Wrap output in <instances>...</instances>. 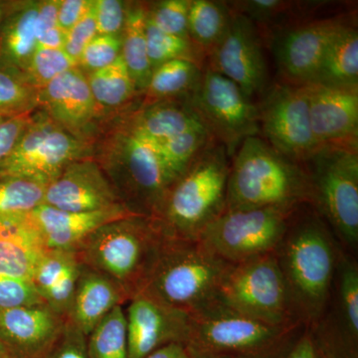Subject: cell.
I'll return each instance as SVG.
<instances>
[{"mask_svg": "<svg viewBox=\"0 0 358 358\" xmlns=\"http://www.w3.org/2000/svg\"><path fill=\"white\" fill-rule=\"evenodd\" d=\"M190 0H162L147 7V20L157 29L188 38ZM189 39V38H188Z\"/></svg>", "mask_w": 358, "mask_h": 358, "instance_id": "f35d334b", "label": "cell"}, {"mask_svg": "<svg viewBox=\"0 0 358 358\" xmlns=\"http://www.w3.org/2000/svg\"><path fill=\"white\" fill-rule=\"evenodd\" d=\"M209 358H245V357H231V355H219V357H213Z\"/></svg>", "mask_w": 358, "mask_h": 358, "instance_id": "9f6ffc18", "label": "cell"}, {"mask_svg": "<svg viewBox=\"0 0 358 358\" xmlns=\"http://www.w3.org/2000/svg\"><path fill=\"white\" fill-rule=\"evenodd\" d=\"M145 358H194L185 343H171L155 350Z\"/></svg>", "mask_w": 358, "mask_h": 358, "instance_id": "f907efd6", "label": "cell"}, {"mask_svg": "<svg viewBox=\"0 0 358 358\" xmlns=\"http://www.w3.org/2000/svg\"><path fill=\"white\" fill-rule=\"evenodd\" d=\"M10 355L6 348V346L3 345V343L0 341V358L6 357L7 355Z\"/></svg>", "mask_w": 358, "mask_h": 358, "instance_id": "db71d44e", "label": "cell"}, {"mask_svg": "<svg viewBox=\"0 0 358 358\" xmlns=\"http://www.w3.org/2000/svg\"><path fill=\"white\" fill-rule=\"evenodd\" d=\"M82 138L56 124L45 112L32 115L13 152L0 162V173L50 182L72 162L85 159Z\"/></svg>", "mask_w": 358, "mask_h": 358, "instance_id": "4fadbf2b", "label": "cell"}, {"mask_svg": "<svg viewBox=\"0 0 358 358\" xmlns=\"http://www.w3.org/2000/svg\"><path fill=\"white\" fill-rule=\"evenodd\" d=\"M207 68L228 78L249 98L267 89L268 68L258 28L232 10L227 32L209 55Z\"/></svg>", "mask_w": 358, "mask_h": 358, "instance_id": "5bb4252c", "label": "cell"}, {"mask_svg": "<svg viewBox=\"0 0 358 358\" xmlns=\"http://www.w3.org/2000/svg\"><path fill=\"white\" fill-rule=\"evenodd\" d=\"M122 36L98 34L85 48L78 67L89 73L112 65L121 56Z\"/></svg>", "mask_w": 358, "mask_h": 358, "instance_id": "60d3db41", "label": "cell"}, {"mask_svg": "<svg viewBox=\"0 0 358 358\" xmlns=\"http://www.w3.org/2000/svg\"><path fill=\"white\" fill-rule=\"evenodd\" d=\"M145 26L147 7L140 3L127 6L121 55L138 92L147 89L152 72L148 58Z\"/></svg>", "mask_w": 358, "mask_h": 358, "instance_id": "4316f807", "label": "cell"}, {"mask_svg": "<svg viewBox=\"0 0 358 358\" xmlns=\"http://www.w3.org/2000/svg\"><path fill=\"white\" fill-rule=\"evenodd\" d=\"M230 157L212 141L169 188L154 216L169 239L199 241L226 211Z\"/></svg>", "mask_w": 358, "mask_h": 358, "instance_id": "3957f363", "label": "cell"}, {"mask_svg": "<svg viewBox=\"0 0 358 358\" xmlns=\"http://www.w3.org/2000/svg\"><path fill=\"white\" fill-rule=\"evenodd\" d=\"M43 204L63 211L93 212L124 205L96 160H76L46 186Z\"/></svg>", "mask_w": 358, "mask_h": 358, "instance_id": "d6986e66", "label": "cell"}, {"mask_svg": "<svg viewBox=\"0 0 358 358\" xmlns=\"http://www.w3.org/2000/svg\"><path fill=\"white\" fill-rule=\"evenodd\" d=\"M230 266L199 241L167 238L143 292L169 307L195 315L219 303V291Z\"/></svg>", "mask_w": 358, "mask_h": 358, "instance_id": "277c9868", "label": "cell"}, {"mask_svg": "<svg viewBox=\"0 0 358 358\" xmlns=\"http://www.w3.org/2000/svg\"><path fill=\"white\" fill-rule=\"evenodd\" d=\"M126 301V296L112 280L82 265L66 320L88 336L115 308Z\"/></svg>", "mask_w": 358, "mask_h": 358, "instance_id": "603a6c76", "label": "cell"}, {"mask_svg": "<svg viewBox=\"0 0 358 358\" xmlns=\"http://www.w3.org/2000/svg\"><path fill=\"white\" fill-rule=\"evenodd\" d=\"M231 159L226 210L298 208L313 201L305 167L278 152L264 138H247Z\"/></svg>", "mask_w": 358, "mask_h": 358, "instance_id": "7a4b0ae2", "label": "cell"}, {"mask_svg": "<svg viewBox=\"0 0 358 358\" xmlns=\"http://www.w3.org/2000/svg\"><path fill=\"white\" fill-rule=\"evenodd\" d=\"M319 346V345H317ZM320 358H334L333 355H329V353L324 352L319 348Z\"/></svg>", "mask_w": 358, "mask_h": 358, "instance_id": "11a10c76", "label": "cell"}, {"mask_svg": "<svg viewBox=\"0 0 358 358\" xmlns=\"http://www.w3.org/2000/svg\"><path fill=\"white\" fill-rule=\"evenodd\" d=\"M277 256L299 320L315 322L326 308L334 275L329 232L319 219L303 220L288 230Z\"/></svg>", "mask_w": 358, "mask_h": 358, "instance_id": "5b68a950", "label": "cell"}, {"mask_svg": "<svg viewBox=\"0 0 358 358\" xmlns=\"http://www.w3.org/2000/svg\"><path fill=\"white\" fill-rule=\"evenodd\" d=\"M219 303L271 326L296 329L300 320L277 252L231 265L221 284Z\"/></svg>", "mask_w": 358, "mask_h": 358, "instance_id": "52a82bcc", "label": "cell"}, {"mask_svg": "<svg viewBox=\"0 0 358 358\" xmlns=\"http://www.w3.org/2000/svg\"><path fill=\"white\" fill-rule=\"evenodd\" d=\"M312 186L313 201L346 243L358 242V152L322 147L303 166Z\"/></svg>", "mask_w": 358, "mask_h": 358, "instance_id": "30bf717a", "label": "cell"}, {"mask_svg": "<svg viewBox=\"0 0 358 358\" xmlns=\"http://www.w3.org/2000/svg\"><path fill=\"white\" fill-rule=\"evenodd\" d=\"M39 1L9 3L0 28V70L22 78L37 49Z\"/></svg>", "mask_w": 358, "mask_h": 358, "instance_id": "cb8c5ba5", "label": "cell"}, {"mask_svg": "<svg viewBox=\"0 0 358 358\" xmlns=\"http://www.w3.org/2000/svg\"><path fill=\"white\" fill-rule=\"evenodd\" d=\"M113 140V157L101 166L129 212L136 215L154 216L176 182L167 171L157 145L128 128Z\"/></svg>", "mask_w": 358, "mask_h": 358, "instance_id": "ba28073f", "label": "cell"}, {"mask_svg": "<svg viewBox=\"0 0 358 358\" xmlns=\"http://www.w3.org/2000/svg\"><path fill=\"white\" fill-rule=\"evenodd\" d=\"M44 305L32 282L0 275V312Z\"/></svg>", "mask_w": 358, "mask_h": 358, "instance_id": "b9f144b4", "label": "cell"}, {"mask_svg": "<svg viewBox=\"0 0 358 358\" xmlns=\"http://www.w3.org/2000/svg\"><path fill=\"white\" fill-rule=\"evenodd\" d=\"M166 240L152 216L129 215L101 226L76 254L81 265L112 280L129 301L147 287Z\"/></svg>", "mask_w": 358, "mask_h": 358, "instance_id": "6da1fadb", "label": "cell"}, {"mask_svg": "<svg viewBox=\"0 0 358 358\" xmlns=\"http://www.w3.org/2000/svg\"><path fill=\"white\" fill-rule=\"evenodd\" d=\"M231 10L249 18L256 27L274 28L293 16L307 14L322 6V1H285V0H243L226 2Z\"/></svg>", "mask_w": 358, "mask_h": 358, "instance_id": "d6a6232c", "label": "cell"}, {"mask_svg": "<svg viewBox=\"0 0 358 358\" xmlns=\"http://www.w3.org/2000/svg\"><path fill=\"white\" fill-rule=\"evenodd\" d=\"M38 101L51 120L80 138L98 112L87 76L79 67L63 73L40 90Z\"/></svg>", "mask_w": 358, "mask_h": 358, "instance_id": "44dd1931", "label": "cell"}, {"mask_svg": "<svg viewBox=\"0 0 358 358\" xmlns=\"http://www.w3.org/2000/svg\"><path fill=\"white\" fill-rule=\"evenodd\" d=\"M32 114L0 119V162L8 157L31 120Z\"/></svg>", "mask_w": 358, "mask_h": 358, "instance_id": "bcb514c9", "label": "cell"}, {"mask_svg": "<svg viewBox=\"0 0 358 358\" xmlns=\"http://www.w3.org/2000/svg\"><path fill=\"white\" fill-rule=\"evenodd\" d=\"M98 35L95 16L93 11V0L89 10L79 22L70 31L65 34L63 50L77 65H79L82 54L92 41Z\"/></svg>", "mask_w": 358, "mask_h": 358, "instance_id": "ee69618b", "label": "cell"}, {"mask_svg": "<svg viewBox=\"0 0 358 358\" xmlns=\"http://www.w3.org/2000/svg\"><path fill=\"white\" fill-rule=\"evenodd\" d=\"M87 80L92 95L101 107H120L138 92L122 55L112 65L89 73Z\"/></svg>", "mask_w": 358, "mask_h": 358, "instance_id": "1f68e13d", "label": "cell"}, {"mask_svg": "<svg viewBox=\"0 0 358 358\" xmlns=\"http://www.w3.org/2000/svg\"><path fill=\"white\" fill-rule=\"evenodd\" d=\"M148 58L152 70L173 60H188L204 67L206 56L190 41L157 29L147 20L145 26Z\"/></svg>", "mask_w": 358, "mask_h": 358, "instance_id": "d590c367", "label": "cell"}, {"mask_svg": "<svg viewBox=\"0 0 358 358\" xmlns=\"http://www.w3.org/2000/svg\"><path fill=\"white\" fill-rule=\"evenodd\" d=\"M9 3L6 2L0 1V28H1L2 22H3L4 17L8 9Z\"/></svg>", "mask_w": 358, "mask_h": 358, "instance_id": "f5cc1de1", "label": "cell"}, {"mask_svg": "<svg viewBox=\"0 0 358 358\" xmlns=\"http://www.w3.org/2000/svg\"><path fill=\"white\" fill-rule=\"evenodd\" d=\"M313 133L320 147H358V87L303 85Z\"/></svg>", "mask_w": 358, "mask_h": 358, "instance_id": "ac0fdd59", "label": "cell"}, {"mask_svg": "<svg viewBox=\"0 0 358 358\" xmlns=\"http://www.w3.org/2000/svg\"><path fill=\"white\" fill-rule=\"evenodd\" d=\"M189 102L230 159L244 140L260 134L257 105L234 82L209 68H204Z\"/></svg>", "mask_w": 358, "mask_h": 358, "instance_id": "8fae6325", "label": "cell"}, {"mask_svg": "<svg viewBox=\"0 0 358 358\" xmlns=\"http://www.w3.org/2000/svg\"><path fill=\"white\" fill-rule=\"evenodd\" d=\"M203 67L188 60H173L157 66L152 72L147 98L152 103L189 96L201 79Z\"/></svg>", "mask_w": 358, "mask_h": 358, "instance_id": "4dcf8cb0", "label": "cell"}, {"mask_svg": "<svg viewBox=\"0 0 358 358\" xmlns=\"http://www.w3.org/2000/svg\"><path fill=\"white\" fill-rule=\"evenodd\" d=\"M190 319L185 345L194 358H279L288 350L294 329L271 326L220 303L190 315Z\"/></svg>", "mask_w": 358, "mask_h": 358, "instance_id": "8992f818", "label": "cell"}, {"mask_svg": "<svg viewBox=\"0 0 358 358\" xmlns=\"http://www.w3.org/2000/svg\"><path fill=\"white\" fill-rule=\"evenodd\" d=\"M296 208L226 210L207 226L199 242L231 265L247 262L279 249Z\"/></svg>", "mask_w": 358, "mask_h": 358, "instance_id": "9c48e42d", "label": "cell"}, {"mask_svg": "<svg viewBox=\"0 0 358 358\" xmlns=\"http://www.w3.org/2000/svg\"><path fill=\"white\" fill-rule=\"evenodd\" d=\"M128 129L157 145L179 134L207 127L190 103L189 96H186L180 100L162 101L145 106L134 115Z\"/></svg>", "mask_w": 358, "mask_h": 358, "instance_id": "d4e9b609", "label": "cell"}, {"mask_svg": "<svg viewBox=\"0 0 358 358\" xmlns=\"http://www.w3.org/2000/svg\"><path fill=\"white\" fill-rule=\"evenodd\" d=\"M341 313L348 338L357 350L358 341V270L355 264L345 262L341 268Z\"/></svg>", "mask_w": 358, "mask_h": 358, "instance_id": "ab89813d", "label": "cell"}, {"mask_svg": "<svg viewBox=\"0 0 358 358\" xmlns=\"http://www.w3.org/2000/svg\"><path fill=\"white\" fill-rule=\"evenodd\" d=\"M348 25L338 16L299 23L273 36V53L284 82L312 81L327 47Z\"/></svg>", "mask_w": 358, "mask_h": 358, "instance_id": "9a60e30c", "label": "cell"}, {"mask_svg": "<svg viewBox=\"0 0 358 358\" xmlns=\"http://www.w3.org/2000/svg\"><path fill=\"white\" fill-rule=\"evenodd\" d=\"M2 358H15V357H13V355H7V357H2Z\"/></svg>", "mask_w": 358, "mask_h": 358, "instance_id": "6f0895ef", "label": "cell"}, {"mask_svg": "<svg viewBox=\"0 0 358 358\" xmlns=\"http://www.w3.org/2000/svg\"><path fill=\"white\" fill-rule=\"evenodd\" d=\"M43 252L20 223L0 225V275L31 282Z\"/></svg>", "mask_w": 358, "mask_h": 358, "instance_id": "83f0119b", "label": "cell"}, {"mask_svg": "<svg viewBox=\"0 0 358 358\" xmlns=\"http://www.w3.org/2000/svg\"><path fill=\"white\" fill-rule=\"evenodd\" d=\"M257 108L264 140L287 159L303 166L320 150L303 85H273Z\"/></svg>", "mask_w": 358, "mask_h": 358, "instance_id": "7c38bea8", "label": "cell"}, {"mask_svg": "<svg viewBox=\"0 0 358 358\" xmlns=\"http://www.w3.org/2000/svg\"><path fill=\"white\" fill-rule=\"evenodd\" d=\"M92 0H60L57 26L61 31L67 33L84 17L91 6Z\"/></svg>", "mask_w": 358, "mask_h": 358, "instance_id": "7dc6e473", "label": "cell"}, {"mask_svg": "<svg viewBox=\"0 0 358 358\" xmlns=\"http://www.w3.org/2000/svg\"><path fill=\"white\" fill-rule=\"evenodd\" d=\"M126 313L128 358H145L171 343H187L190 315L169 307L145 292L136 294Z\"/></svg>", "mask_w": 358, "mask_h": 358, "instance_id": "2e32d148", "label": "cell"}, {"mask_svg": "<svg viewBox=\"0 0 358 358\" xmlns=\"http://www.w3.org/2000/svg\"><path fill=\"white\" fill-rule=\"evenodd\" d=\"M65 42V33L61 31L58 26L52 28L39 37L37 47L46 49H63Z\"/></svg>", "mask_w": 358, "mask_h": 358, "instance_id": "816d5d0a", "label": "cell"}, {"mask_svg": "<svg viewBox=\"0 0 358 358\" xmlns=\"http://www.w3.org/2000/svg\"><path fill=\"white\" fill-rule=\"evenodd\" d=\"M82 265L75 251H44L31 277L45 306L67 319Z\"/></svg>", "mask_w": 358, "mask_h": 358, "instance_id": "7402d4cb", "label": "cell"}, {"mask_svg": "<svg viewBox=\"0 0 358 358\" xmlns=\"http://www.w3.org/2000/svg\"><path fill=\"white\" fill-rule=\"evenodd\" d=\"M207 129H193L157 145L160 157L174 181L178 180L207 145L214 141Z\"/></svg>", "mask_w": 358, "mask_h": 358, "instance_id": "e575fe53", "label": "cell"}, {"mask_svg": "<svg viewBox=\"0 0 358 358\" xmlns=\"http://www.w3.org/2000/svg\"><path fill=\"white\" fill-rule=\"evenodd\" d=\"M127 6L119 0H93L98 34L121 36L126 22Z\"/></svg>", "mask_w": 358, "mask_h": 358, "instance_id": "7bdbcfd3", "label": "cell"}, {"mask_svg": "<svg viewBox=\"0 0 358 358\" xmlns=\"http://www.w3.org/2000/svg\"><path fill=\"white\" fill-rule=\"evenodd\" d=\"M47 185L38 178L0 173V225L20 223L43 204Z\"/></svg>", "mask_w": 358, "mask_h": 358, "instance_id": "f546056e", "label": "cell"}, {"mask_svg": "<svg viewBox=\"0 0 358 358\" xmlns=\"http://www.w3.org/2000/svg\"><path fill=\"white\" fill-rule=\"evenodd\" d=\"M43 358H89L87 336L66 320L60 336Z\"/></svg>", "mask_w": 358, "mask_h": 358, "instance_id": "f6af8a7d", "label": "cell"}, {"mask_svg": "<svg viewBox=\"0 0 358 358\" xmlns=\"http://www.w3.org/2000/svg\"><path fill=\"white\" fill-rule=\"evenodd\" d=\"M37 107L38 91L17 75L0 70V119L31 114Z\"/></svg>", "mask_w": 358, "mask_h": 358, "instance_id": "74e56055", "label": "cell"}, {"mask_svg": "<svg viewBox=\"0 0 358 358\" xmlns=\"http://www.w3.org/2000/svg\"><path fill=\"white\" fill-rule=\"evenodd\" d=\"M136 214L124 205L93 212H69L41 204L20 221L43 251H77L105 224Z\"/></svg>", "mask_w": 358, "mask_h": 358, "instance_id": "e0dca14e", "label": "cell"}, {"mask_svg": "<svg viewBox=\"0 0 358 358\" xmlns=\"http://www.w3.org/2000/svg\"><path fill=\"white\" fill-rule=\"evenodd\" d=\"M59 6H60V0L39 1L38 14H37L38 38L44 33L57 26Z\"/></svg>", "mask_w": 358, "mask_h": 358, "instance_id": "681fc988", "label": "cell"}, {"mask_svg": "<svg viewBox=\"0 0 358 358\" xmlns=\"http://www.w3.org/2000/svg\"><path fill=\"white\" fill-rule=\"evenodd\" d=\"M75 67L78 65L63 49L37 47L23 72L22 79L32 88L40 91L63 73Z\"/></svg>", "mask_w": 358, "mask_h": 358, "instance_id": "8d00e7d4", "label": "cell"}, {"mask_svg": "<svg viewBox=\"0 0 358 358\" xmlns=\"http://www.w3.org/2000/svg\"><path fill=\"white\" fill-rule=\"evenodd\" d=\"M89 358H128L126 313L115 308L87 336Z\"/></svg>", "mask_w": 358, "mask_h": 358, "instance_id": "836d02e7", "label": "cell"}, {"mask_svg": "<svg viewBox=\"0 0 358 358\" xmlns=\"http://www.w3.org/2000/svg\"><path fill=\"white\" fill-rule=\"evenodd\" d=\"M310 82L331 86L358 87L357 28L348 25L334 37Z\"/></svg>", "mask_w": 358, "mask_h": 358, "instance_id": "484cf974", "label": "cell"}, {"mask_svg": "<svg viewBox=\"0 0 358 358\" xmlns=\"http://www.w3.org/2000/svg\"><path fill=\"white\" fill-rule=\"evenodd\" d=\"M279 358H320L317 341L313 334L308 331L289 346Z\"/></svg>", "mask_w": 358, "mask_h": 358, "instance_id": "c3c4849f", "label": "cell"}, {"mask_svg": "<svg viewBox=\"0 0 358 358\" xmlns=\"http://www.w3.org/2000/svg\"><path fill=\"white\" fill-rule=\"evenodd\" d=\"M232 10L226 2L190 0L188 38L209 57L229 27Z\"/></svg>", "mask_w": 358, "mask_h": 358, "instance_id": "f1b7e54d", "label": "cell"}, {"mask_svg": "<svg viewBox=\"0 0 358 358\" xmlns=\"http://www.w3.org/2000/svg\"><path fill=\"white\" fill-rule=\"evenodd\" d=\"M66 319L45 305L0 312V341L15 358H43Z\"/></svg>", "mask_w": 358, "mask_h": 358, "instance_id": "ffe728a7", "label": "cell"}]
</instances>
